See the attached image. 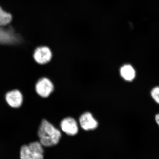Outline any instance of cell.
I'll return each instance as SVG.
<instances>
[{"mask_svg":"<svg viewBox=\"0 0 159 159\" xmlns=\"http://www.w3.org/2000/svg\"><path fill=\"white\" fill-rule=\"evenodd\" d=\"M39 142L43 147H51L57 145L60 141L61 134L48 120L43 119L41 122L38 131Z\"/></svg>","mask_w":159,"mask_h":159,"instance_id":"cell-1","label":"cell"},{"mask_svg":"<svg viewBox=\"0 0 159 159\" xmlns=\"http://www.w3.org/2000/svg\"><path fill=\"white\" fill-rule=\"evenodd\" d=\"M43 146L39 142L24 145L20 150V159H43Z\"/></svg>","mask_w":159,"mask_h":159,"instance_id":"cell-2","label":"cell"},{"mask_svg":"<svg viewBox=\"0 0 159 159\" xmlns=\"http://www.w3.org/2000/svg\"><path fill=\"white\" fill-rule=\"evenodd\" d=\"M35 89L39 96L42 98H47L54 91V84L48 78L43 77L36 83Z\"/></svg>","mask_w":159,"mask_h":159,"instance_id":"cell-3","label":"cell"},{"mask_svg":"<svg viewBox=\"0 0 159 159\" xmlns=\"http://www.w3.org/2000/svg\"><path fill=\"white\" fill-rule=\"evenodd\" d=\"M53 57L52 51L47 46H41L35 49L33 58L40 65H44L51 61Z\"/></svg>","mask_w":159,"mask_h":159,"instance_id":"cell-4","label":"cell"},{"mask_svg":"<svg viewBox=\"0 0 159 159\" xmlns=\"http://www.w3.org/2000/svg\"><path fill=\"white\" fill-rule=\"evenodd\" d=\"M5 99L10 107L13 108H19L23 103L22 94L18 90H13L6 94Z\"/></svg>","mask_w":159,"mask_h":159,"instance_id":"cell-5","label":"cell"},{"mask_svg":"<svg viewBox=\"0 0 159 159\" xmlns=\"http://www.w3.org/2000/svg\"><path fill=\"white\" fill-rule=\"evenodd\" d=\"M79 122L81 128L84 130H94L98 127V122L89 112L84 113L81 115Z\"/></svg>","mask_w":159,"mask_h":159,"instance_id":"cell-6","label":"cell"},{"mask_svg":"<svg viewBox=\"0 0 159 159\" xmlns=\"http://www.w3.org/2000/svg\"><path fill=\"white\" fill-rule=\"evenodd\" d=\"M63 132L70 136H74L78 132L77 122L73 118L69 117L62 120L60 124Z\"/></svg>","mask_w":159,"mask_h":159,"instance_id":"cell-7","label":"cell"},{"mask_svg":"<svg viewBox=\"0 0 159 159\" xmlns=\"http://www.w3.org/2000/svg\"><path fill=\"white\" fill-rule=\"evenodd\" d=\"M120 72L121 77L126 81H132L135 77V70L129 64L124 65L121 67Z\"/></svg>","mask_w":159,"mask_h":159,"instance_id":"cell-8","label":"cell"},{"mask_svg":"<svg viewBox=\"0 0 159 159\" xmlns=\"http://www.w3.org/2000/svg\"><path fill=\"white\" fill-rule=\"evenodd\" d=\"M12 19L11 15L3 10L0 6V26L9 25L11 23Z\"/></svg>","mask_w":159,"mask_h":159,"instance_id":"cell-9","label":"cell"},{"mask_svg":"<svg viewBox=\"0 0 159 159\" xmlns=\"http://www.w3.org/2000/svg\"><path fill=\"white\" fill-rule=\"evenodd\" d=\"M151 96L154 100L159 104V87L152 89L151 91Z\"/></svg>","mask_w":159,"mask_h":159,"instance_id":"cell-10","label":"cell"},{"mask_svg":"<svg viewBox=\"0 0 159 159\" xmlns=\"http://www.w3.org/2000/svg\"><path fill=\"white\" fill-rule=\"evenodd\" d=\"M156 121L158 125H159V114H157L156 116Z\"/></svg>","mask_w":159,"mask_h":159,"instance_id":"cell-11","label":"cell"}]
</instances>
